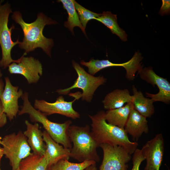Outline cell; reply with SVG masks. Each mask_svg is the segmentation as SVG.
I'll list each match as a JSON object with an SVG mask.
<instances>
[{"instance_id": "27", "label": "cell", "mask_w": 170, "mask_h": 170, "mask_svg": "<svg viewBox=\"0 0 170 170\" xmlns=\"http://www.w3.org/2000/svg\"><path fill=\"white\" fill-rule=\"evenodd\" d=\"M162 4L159 12V14L163 16L169 14L170 12V1L162 0Z\"/></svg>"}, {"instance_id": "15", "label": "cell", "mask_w": 170, "mask_h": 170, "mask_svg": "<svg viewBox=\"0 0 170 170\" xmlns=\"http://www.w3.org/2000/svg\"><path fill=\"white\" fill-rule=\"evenodd\" d=\"M42 132L43 138L46 146L44 155L48 163V167L60 160H68L70 157V149L65 148L56 142L45 130Z\"/></svg>"}, {"instance_id": "32", "label": "cell", "mask_w": 170, "mask_h": 170, "mask_svg": "<svg viewBox=\"0 0 170 170\" xmlns=\"http://www.w3.org/2000/svg\"><path fill=\"white\" fill-rule=\"evenodd\" d=\"M2 138L0 136V144H1V145H2Z\"/></svg>"}, {"instance_id": "18", "label": "cell", "mask_w": 170, "mask_h": 170, "mask_svg": "<svg viewBox=\"0 0 170 170\" xmlns=\"http://www.w3.org/2000/svg\"><path fill=\"white\" fill-rule=\"evenodd\" d=\"M132 101V95L128 89H116L108 93L102 102L104 108L108 110L120 108Z\"/></svg>"}, {"instance_id": "1", "label": "cell", "mask_w": 170, "mask_h": 170, "mask_svg": "<svg viewBox=\"0 0 170 170\" xmlns=\"http://www.w3.org/2000/svg\"><path fill=\"white\" fill-rule=\"evenodd\" d=\"M11 17L20 26L23 31V38L19 44V47L24 50L27 54L36 48H40L50 57L54 42L52 39L47 38L43 35V30L45 26L56 24L57 22L42 12L38 13L36 19L31 23L25 22L19 11L14 12Z\"/></svg>"}, {"instance_id": "2", "label": "cell", "mask_w": 170, "mask_h": 170, "mask_svg": "<svg viewBox=\"0 0 170 170\" xmlns=\"http://www.w3.org/2000/svg\"><path fill=\"white\" fill-rule=\"evenodd\" d=\"M105 112L100 110L93 115H88L92 123L91 132L99 145L107 144L124 147L130 154L137 148V142H132L124 129L108 123L105 118Z\"/></svg>"}, {"instance_id": "28", "label": "cell", "mask_w": 170, "mask_h": 170, "mask_svg": "<svg viewBox=\"0 0 170 170\" xmlns=\"http://www.w3.org/2000/svg\"><path fill=\"white\" fill-rule=\"evenodd\" d=\"M7 123V116L4 112L3 106L0 101V128Z\"/></svg>"}, {"instance_id": "23", "label": "cell", "mask_w": 170, "mask_h": 170, "mask_svg": "<svg viewBox=\"0 0 170 170\" xmlns=\"http://www.w3.org/2000/svg\"><path fill=\"white\" fill-rule=\"evenodd\" d=\"M48 164L44 156L32 153L22 160L18 170H46Z\"/></svg>"}, {"instance_id": "24", "label": "cell", "mask_w": 170, "mask_h": 170, "mask_svg": "<svg viewBox=\"0 0 170 170\" xmlns=\"http://www.w3.org/2000/svg\"><path fill=\"white\" fill-rule=\"evenodd\" d=\"M96 163V162L93 161L76 163L70 162L67 159H63L52 165L49 168L51 170H84L89 166Z\"/></svg>"}, {"instance_id": "22", "label": "cell", "mask_w": 170, "mask_h": 170, "mask_svg": "<svg viewBox=\"0 0 170 170\" xmlns=\"http://www.w3.org/2000/svg\"><path fill=\"white\" fill-rule=\"evenodd\" d=\"M61 2L63 8L68 14L67 20L64 22V26L73 34V28L75 27H79L84 34L86 35L85 29L82 26L79 17L75 8L73 0H59L57 1Z\"/></svg>"}, {"instance_id": "21", "label": "cell", "mask_w": 170, "mask_h": 170, "mask_svg": "<svg viewBox=\"0 0 170 170\" xmlns=\"http://www.w3.org/2000/svg\"><path fill=\"white\" fill-rule=\"evenodd\" d=\"M94 20L104 25L113 34L116 35L123 41L126 42L127 40V34L117 23L116 14H112L110 11H104L100 16Z\"/></svg>"}, {"instance_id": "7", "label": "cell", "mask_w": 170, "mask_h": 170, "mask_svg": "<svg viewBox=\"0 0 170 170\" xmlns=\"http://www.w3.org/2000/svg\"><path fill=\"white\" fill-rule=\"evenodd\" d=\"M4 155L8 159L12 170H18L21 161L30 155L31 149L21 131L7 135L2 139Z\"/></svg>"}, {"instance_id": "33", "label": "cell", "mask_w": 170, "mask_h": 170, "mask_svg": "<svg viewBox=\"0 0 170 170\" xmlns=\"http://www.w3.org/2000/svg\"><path fill=\"white\" fill-rule=\"evenodd\" d=\"M46 170H51L49 167H47Z\"/></svg>"}, {"instance_id": "8", "label": "cell", "mask_w": 170, "mask_h": 170, "mask_svg": "<svg viewBox=\"0 0 170 170\" xmlns=\"http://www.w3.org/2000/svg\"><path fill=\"white\" fill-rule=\"evenodd\" d=\"M143 58L141 54L138 51L135 53L132 58L128 61L122 63H113L108 60L91 59L88 62L82 60L81 64L88 68V72L93 76L105 68L113 66H122L126 71V77L129 81L133 80L135 74L143 68L141 61Z\"/></svg>"}, {"instance_id": "25", "label": "cell", "mask_w": 170, "mask_h": 170, "mask_svg": "<svg viewBox=\"0 0 170 170\" xmlns=\"http://www.w3.org/2000/svg\"><path fill=\"white\" fill-rule=\"evenodd\" d=\"M73 3L80 22L84 29H85L87 24L89 20L94 19L101 15V14L94 13L86 9L75 0H73Z\"/></svg>"}, {"instance_id": "3", "label": "cell", "mask_w": 170, "mask_h": 170, "mask_svg": "<svg viewBox=\"0 0 170 170\" xmlns=\"http://www.w3.org/2000/svg\"><path fill=\"white\" fill-rule=\"evenodd\" d=\"M68 135L73 146L70 149V157L80 162L93 161H100L97 151L99 144L90 131L89 126L81 127L70 125L68 129Z\"/></svg>"}, {"instance_id": "11", "label": "cell", "mask_w": 170, "mask_h": 170, "mask_svg": "<svg viewBox=\"0 0 170 170\" xmlns=\"http://www.w3.org/2000/svg\"><path fill=\"white\" fill-rule=\"evenodd\" d=\"M138 72L142 79L153 86L156 85L159 88V92L156 94L146 92V97L150 98L154 102L160 101L169 104L170 83L167 79L157 75L150 66L142 68Z\"/></svg>"}, {"instance_id": "16", "label": "cell", "mask_w": 170, "mask_h": 170, "mask_svg": "<svg viewBox=\"0 0 170 170\" xmlns=\"http://www.w3.org/2000/svg\"><path fill=\"white\" fill-rule=\"evenodd\" d=\"M25 123L26 130L23 134L27 139L32 153L40 156L44 155L46 146L43 138V132L40 129L38 123L32 124L27 120H25Z\"/></svg>"}, {"instance_id": "29", "label": "cell", "mask_w": 170, "mask_h": 170, "mask_svg": "<svg viewBox=\"0 0 170 170\" xmlns=\"http://www.w3.org/2000/svg\"><path fill=\"white\" fill-rule=\"evenodd\" d=\"M2 73L0 70V78L2 77ZM4 88L3 82L2 79H1L0 80V98L3 93Z\"/></svg>"}, {"instance_id": "14", "label": "cell", "mask_w": 170, "mask_h": 170, "mask_svg": "<svg viewBox=\"0 0 170 170\" xmlns=\"http://www.w3.org/2000/svg\"><path fill=\"white\" fill-rule=\"evenodd\" d=\"M5 85L0 98L4 112L10 121L16 116L19 111V99L23 94V90L18 86H13L8 77L5 78Z\"/></svg>"}, {"instance_id": "10", "label": "cell", "mask_w": 170, "mask_h": 170, "mask_svg": "<svg viewBox=\"0 0 170 170\" xmlns=\"http://www.w3.org/2000/svg\"><path fill=\"white\" fill-rule=\"evenodd\" d=\"M25 52L18 63L13 62L9 65L8 71L11 74L23 76L29 84L37 83L42 74V66L38 60L33 57H25Z\"/></svg>"}, {"instance_id": "12", "label": "cell", "mask_w": 170, "mask_h": 170, "mask_svg": "<svg viewBox=\"0 0 170 170\" xmlns=\"http://www.w3.org/2000/svg\"><path fill=\"white\" fill-rule=\"evenodd\" d=\"M141 150L146 162L144 170H159L164 150V141L162 133L156 134L147 141Z\"/></svg>"}, {"instance_id": "13", "label": "cell", "mask_w": 170, "mask_h": 170, "mask_svg": "<svg viewBox=\"0 0 170 170\" xmlns=\"http://www.w3.org/2000/svg\"><path fill=\"white\" fill-rule=\"evenodd\" d=\"M76 100L75 99L71 101H66L61 95L57 98L55 102L52 103L43 99H36L34 101V107L47 116L58 114L75 119L80 117V114L72 107L73 103Z\"/></svg>"}, {"instance_id": "35", "label": "cell", "mask_w": 170, "mask_h": 170, "mask_svg": "<svg viewBox=\"0 0 170 170\" xmlns=\"http://www.w3.org/2000/svg\"><path fill=\"white\" fill-rule=\"evenodd\" d=\"M0 170H1V169H0Z\"/></svg>"}, {"instance_id": "20", "label": "cell", "mask_w": 170, "mask_h": 170, "mask_svg": "<svg viewBox=\"0 0 170 170\" xmlns=\"http://www.w3.org/2000/svg\"><path fill=\"white\" fill-rule=\"evenodd\" d=\"M134 108L132 102L120 108L107 110L105 118L109 123L124 129L132 109Z\"/></svg>"}, {"instance_id": "17", "label": "cell", "mask_w": 170, "mask_h": 170, "mask_svg": "<svg viewBox=\"0 0 170 170\" xmlns=\"http://www.w3.org/2000/svg\"><path fill=\"white\" fill-rule=\"evenodd\" d=\"M124 129L127 134L137 142L143 133H148V121L146 117L133 108L130 112Z\"/></svg>"}, {"instance_id": "26", "label": "cell", "mask_w": 170, "mask_h": 170, "mask_svg": "<svg viewBox=\"0 0 170 170\" xmlns=\"http://www.w3.org/2000/svg\"><path fill=\"white\" fill-rule=\"evenodd\" d=\"M144 160L145 159L142 154L141 150L137 148L133 153L132 157L133 166L131 170H139L140 166Z\"/></svg>"}, {"instance_id": "4", "label": "cell", "mask_w": 170, "mask_h": 170, "mask_svg": "<svg viewBox=\"0 0 170 170\" xmlns=\"http://www.w3.org/2000/svg\"><path fill=\"white\" fill-rule=\"evenodd\" d=\"M21 97L23 104L20 106L21 110L18 113V115L28 114L31 121L41 123L45 130L56 142L61 144L65 148L71 149L72 145L67 132L69 127L72 123L71 121L67 120L61 123L52 122L47 118L45 114L35 109L31 105L27 92L23 93Z\"/></svg>"}, {"instance_id": "30", "label": "cell", "mask_w": 170, "mask_h": 170, "mask_svg": "<svg viewBox=\"0 0 170 170\" xmlns=\"http://www.w3.org/2000/svg\"><path fill=\"white\" fill-rule=\"evenodd\" d=\"M84 170H97L96 164L91 165L86 168Z\"/></svg>"}, {"instance_id": "9", "label": "cell", "mask_w": 170, "mask_h": 170, "mask_svg": "<svg viewBox=\"0 0 170 170\" xmlns=\"http://www.w3.org/2000/svg\"><path fill=\"white\" fill-rule=\"evenodd\" d=\"M99 147L103 153L99 170H127L131 156L124 147L107 144H101Z\"/></svg>"}, {"instance_id": "31", "label": "cell", "mask_w": 170, "mask_h": 170, "mask_svg": "<svg viewBox=\"0 0 170 170\" xmlns=\"http://www.w3.org/2000/svg\"><path fill=\"white\" fill-rule=\"evenodd\" d=\"M3 155H4L3 152V150L2 149L1 150H0V169H0L1 160V159L2 157L3 156Z\"/></svg>"}, {"instance_id": "19", "label": "cell", "mask_w": 170, "mask_h": 170, "mask_svg": "<svg viewBox=\"0 0 170 170\" xmlns=\"http://www.w3.org/2000/svg\"><path fill=\"white\" fill-rule=\"evenodd\" d=\"M132 102L134 109L146 118L150 117L155 112L154 101L145 97L142 92L138 91L134 85L132 86Z\"/></svg>"}, {"instance_id": "34", "label": "cell", "mask_w": 170, "mask_h": 170, "mask_svg": "<svg viewBox=\"0 0 170 170\" xmlns=\"http://www.w3.org/2000/svg\"><path fill=\"white\" fill-rule=\"evenodd\" d=\"M2 150V148H1V147H0V150Z\"/></svg>"}, {"instance_id": "6", "label": "cell", "mask_w": 170, "mask_h": 170, "mask_svg": "<svg viewBox=\"0 0 170 170\" xmlns=\"http://www.w3.org/2000/svg\"><path fill=\"white\" fill-rule=\"evenodd\" d=\"M2 1H0V45L2 53V57L0 60V67L3 69L8 67L13 62L18 63L20 58L17 60H14L11 56L12 48L20 42L18 39L15 42L12 41L11 38L12 30L14 29L13 25L10 28L8 26L9 16L12 12L10 5L8 3L2 4Z\"/></svg>"}, {"instance_id": "5", "label": "cell", "mask_w": 170, "mask_h": 170, "mask_svg": "<svg viewBox=\"0 0 170 170\" xmlns=\"http://www.w3.org/2000/svg\"><path fill=\"white\" fill-rule=\"evenodd\" d=\"M72 65L76 71L77 77L73 85L65 89L57 90L56 92L61 95H66L74 88H78L82 91V93L69 94V95L78 99L82 98V100L90 102L93 98V95L97 88L103 85L106 82V79L103 76H94L87 72L84 69L75 61H72Z\"/></svg>"}]
</instances>
